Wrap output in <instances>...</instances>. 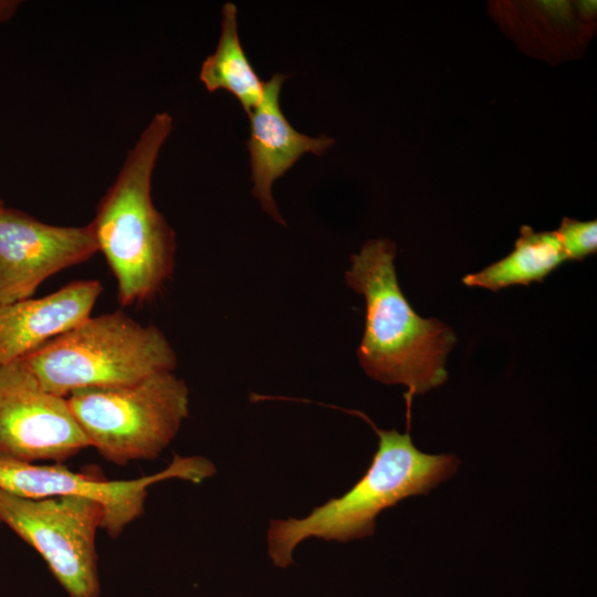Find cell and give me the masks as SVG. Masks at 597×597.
<instances>
[{
  "label": "cell",
  "mask_w": 597,
  "mask_h": 597,
  "mask_svg": "<svg viewBox=\"0 0 597 597\" xmlns=\"http://www.w3.org/2000/svg\"><path fill=\"white\" fill-rule=\"evenodd\" d=\"M104 510L78 496L29 499L0 489V522L31 545L70 597H98L96 533Z\"/></svg>",
  "instance_id": "8992f818"
},
{
  "label": "cell",
  "mask_w": 597,
  "mask_h": 597,
  "mask_svg": "<svg viewBox=\"0 0 597 597\" xmlns=\"http://www.w3.org/2000/svg\"><path fill=\"white\" fill-rule=\"evenodd\" d=\"M88 447L66 397L44 389L21 359L0 367V460L62 463Z\"/></svg>",
  "instance_id": "ba28073f"
},
{
  "label": "cell",
  "mask_w": 597,
  "mask_h": 597,
  "mask_svg": "<svg viewBox=\"0 0 597 597\" xmlns=\"http://www.w3.org/2000/svg\"><path fill=\"white\" fill-rule=\"evenodd\" d=\"M4 206L3 200L0 198V207Z\"/></svg>",
  "instance_id": "2e32d148"
},
{
  "label": "cell",
  "mask_w": 597,
  "mask_h": 597,
  "mask_svg": "<svg viewBox=\"0 0 597 597\" xmlns=\"http://www.w3.org/2000/svg\"><path fill=\"white\" fill-rule=\"evenodd\" d=\"M345 411L371 426L378 436L377 451L365 474L343 495L314 507L305 517L270 522L268 552L277 567L293 564V551L307 538L345 543L373 535L381 511L406 498L427 494L458 470L455 455L425 453L413 446L408 431L379 429L364 412Z\"/></svg>",
  "instance_id": "3957f363"
},
{
  "label": "cell",
  "mask_w": 597,
  "mask_h": 597,
  "mask_svg": "<svg viewBox=\"0 0 597 597\" xmlns=\"http://www.w3.org/2000/svg\"><path fill=\"white\" fill-rule=\"evenodd\" d=\"M102 292L100 281L77 280L39 298L0 305V367L87 318Z\"/></svg>",
  "instance_id": "8fae6325"
},
{
  "label": "cell",
  "mask_w": 597,
  "mask_h": 597,
  "mask_svg": "<svg viewBox=\"0 0 597 597\" xmlns=\"http://www.w3.org/2000/svg\"><path fill=\"white\" fill-rule=\"evenodd\" d=\"M66 399L88 446L117 465L159 457L189 413L188 387L172 371Z\"/></svg>",
  "instance_id": "5b68a950"
},
{
  "label": "cell",
  "mask_w": 597,
  "mask_h": 597,
  "mask_svg": "<svg viewBox=\"0 0 597 597\" xmlns=\"http://www.w3.org/2000/svg\"><path fill=\"white\" fill-rule=\"evenodd\" d=\"M237 12L232 2L223 4L219 42L202 62L199 78L209 92L223 88L232 93L249 115L262 100L264 82L241 45Z\"/></svg>",
  "instance_id": "4fadbf2b"
},
{
  "label": "cell",
  "mask_w": 597,
  "mask_h": 597,
  "mask_svg": "<svg viewBox=\"0 0 597 597\" xmlns=\"http://www.w3.org/2000/svg\"><path fill=\"white\" fill-rule=\"evenodd\" d=\"M214 472L212 462L201 457L176 455L164 470L133 480H104L73 472L62 463L0 460V489L29 499L78 496L95 501L104 510L102 530L116 538L143 515L153 484L172 478L200 483Z\"/></svg>",
  "instance_id": "52a82bcc"
},
{
  "label": "cell",
  "mask_w": 597,
  "mask_h": 597,
  "mask_svg": "<svg viewBox=\"0 0 597 597\" xmlns=\"http://www.w3.org/2000/svg\"><path fill=\"white\" fill-rule=\"evenodd\" d=\"M567 260L580 261L597 250V221L564 218L555 231Z\"/></svg>",
  "instance_id": "5bb4252c"
},
{
  "label": "cell",
  "mask_w": 597,
  "mask_h": 597,
  "mask_svg": "<svg viewBox=\"0 0 597 597\" xmlns=\"http://www.w3.org/2000/svg\"><path fill=\"white\" fill-rule=\"evenodd\" d=\"M21 362L44 389L67 397L80 389L127 385L174 371L177 356L157 326L117 310L90 315Z\"/></svg>",
  "instance_id": "277c9868"
},
{
  "label": "cell",
  "mask_w": 597,
  "mask_h": 597,
  "mask_svg": "<svg viewBox=\"0 0 597 597\" xmlns=\"http://www.w3.org/2000/svg\"><path fill=\"white\" fill-rule=\"evenodd\" d=\"M567 260L555 231L535 232L523 226L514 250L505 258L476 273L467 274L462 282L499 291L513 284L542 282Z\"/></svg>",
  "instance_id": "7c38bea8"
},
{
  "label": "cell",
  "mask_w": 597,
  "mask_h": 597,
  "mask_svg": "<svg viewBox=\"0 0 597 597\" xmlns=\"http://www.w3.org/2000/svg\"><path fill=\"white\" fill-rule=\"evenodd\" d=\"M395 256L390 240H369L350 255L345 279L366 301L359 363L370 378L407 387L409 419L413 396L447 380L444 363L457 337L444 323L423 318L412 310L398 284Z\"/></svg>",
  "instance_id": "7a4b0ae2"
},
{
  "label": "cell",
  "mask_w": 597,
  "mask_h": 597,
  "mask_svg": "<svg viewBox=\"0 0 597 597\" xmlns=\"http://www.w3.org/2000/svg\"><path fill=\"white\" fill-rule=\"evenodd\" d=\"M20 1L0 0V24L10 20L18 11Z\"/></svg>",
  "instance_id": "9a60e30c"
},
{
  "label": "cell",
  "mask_w": 597,
  "mask_h": 597,
  "mask_svg": "<svg viewBox=\"0 0 597 597\" xmlns=\"http://www.w3.org/2000/svg\"><path fill=\"white\" fill-rule=\"evenodd\" d=\"M97 252L90 224H49L0 207V305L33 297L46 279Z\"/></svg>",
  "instance_id": "9c48e42d"
},
{
  "label": "cell",
  "mask_w": 597,
  "mask_h": 597,
  "mask_svg": "<svg viewBox=\"0 0 597 597\" xmlns=\"http://www.w3.org/2000/svg\"><path fill=\"white\" fill-rule=\"evenodd\" d=\"M286 75L275 73L264 82L261 102L249 114L250 153L253 195L262 209L275 221L285 224L280 214L272 186L305 153L322 155L334 144V139L321 135L311 137L297 132L284 116L280 106V94Z\"/></svg>",
  "instance_id": "30bf717a"
},
{
  "label": "cell",
  "mask_w": 597,
  "mask_h": 597,
  "mask_svg": "<svg viewBox=\"0 0 597 597\" xmlns=\"http://www.w3.org/2000/svg\"><path fill=\"white\" fill-rule=\"evenodd\" d=\"M171 129L170 114L154 115L88 223L124 307L153 301L175 269V231L151 198L153 172Z\"/></svg>",
  "instance_id": "6da1fadb"
}]
</instances>
